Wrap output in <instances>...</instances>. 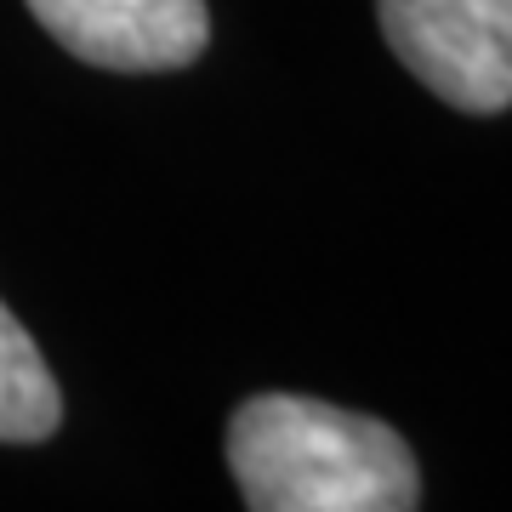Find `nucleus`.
<instances>
[{
	"instance_id": "nucleus-1",
	"label": "nucleus",
	"mask_w": 512,
	"mask_h": 512,
	"mask_svg": "<svg viewBox=\"0 0 512 512\" xmlns=\"http://www.w3.org/2000/svg\"><path fill=\"white\" fill-rule=\"evenodd\" d=\"M228 473L251 512H410L421 467L399 427L308 393H256L228 416Z\"/></svg>"
},
{
	"instance_id": "nucleus-2",
	"label": "nucleus",
	"mask_w": 512,
	"mask_h": 512,
	"mask_svg": "<svg viewBox=\"0 0 512 512\" xmlns=\"http://www.w3.org/2000/svg\"><path fill=\"white\" fill-rule=\"evenodd\" d=\"M376 18L393 57L439 103L512 109V0H376Z\"/></svg>"
},
{
	"instance_id": "nucleus-3",
	"label": "nucleus",
	"mask_w": 512,
	"mask_h": 512,
	"mask_svg": "<svg viewBox=\"0 0 512 512\" xmlns=\"http://www.w3.org/2000/svg\"><path fill=\"white\" fill-rule=\"evenodd\" d=\"M46 35L92 69H188L211 40L205 0H23Z\"/></svg>"
},
{
	"instance_id": "nucleus-4",
	"label": "nucleus",
	"mask_w": 512,
	"mask_h": 512,
	"mask_svg": "<svg viewBox=\"0 0 512 512\" xmlns=\"http://www.w3.org/2000/svg\"><path fill=\"white\" fill-rule=\"evenodd\" d=\"M63 421V393L46 370V353L0 302V444H40Z\"/></svg>"
}]
</instances>
